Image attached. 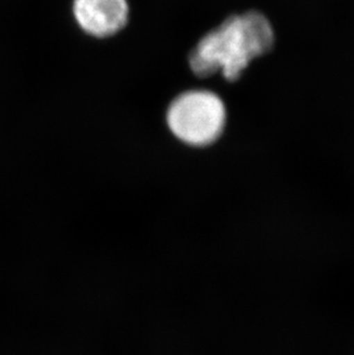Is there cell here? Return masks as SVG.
Masks as SVG:
<instances>
[{
	"label": "cell",
	"instance_id": "6da1fadb",
	"mask_svg": "<svg viewBox=\"0 0 354 355\" xmlns=\"http://www.w3.org/2000/svg\"><path fill=\"white\" fill-rule=\"evenodd\" d=\"M275 33L271 22L257 10L231 15L205 35L189 55L191 71L198 78L221 73L230 82L238 80L251 62L271 52Z\"/></svg>",
	"mask_w": 354,
	"mask_h": 355
},
{
	"label": "cell",
	"instance_id": "7a4b0ae2",
	"mask_svg": "<svg viewBox=\"0 0 354 355\" xmlns=\"http://www.w3.org/2000/svg\"><path fill=\"white\" fill-rule=\"evenodd\" d=\"M226 122L224 103L212 91H187L168 107L169 130L177 139L191 146L213 144L224 132Z\"/></svg>",
	"mask_w": 354,
	"mask_h": 355
},
{
	"label": "cell",
	"instance_id": "3957f363",
	"mask_svg": "<svg viewBox=\"0 0 354 355\" xmlns=\"http://www.w3.org/2000/svg\"><path fill=\"white\" fill-rule=\"evenodd\" d=\"M73 13L77 24L94 37H110L127 24V0H74Z\"/></svg>",
	"mask_w": 354,
	"mask_h": 355
}]
</instances>
